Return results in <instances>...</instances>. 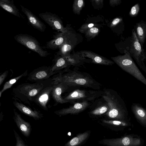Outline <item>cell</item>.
Masks as SVG:
<instances>
[{
  "label": "cell",
  "mask_w": 146,
  "mask_h": 146,
  "mask_svg": "<svg viewBox=\"0 0 146 146\" xmlns=\"http://www.w3.org/2000/svg\"><path fill=\"white\" fill-rule=\"evenodd\" d=\"M102 97L108 104L110 110L104 115L107 119L130 121L128 111L123 100L111 89L104 90Z\"/></svg>",
  "instance_id": "cell-1"
},
{
  "label": "cell",
  "mask_w": 146,
  "mask_h": 146,
  "mask_svg": "<svg viewBox=\"0 0 146 146\" xmlns=\"http://www.w3.org/2000/svg\"><path fill=\"white\" fill-rule=\"evenodd\" d=\"M53 79L56 82H61L68 87H82L99 90L100 84L86 73L69 69L59 73Z\"/></svg>",
  "instance_id": "cell-2"
},
{
  "label": "cell",
  "mask_w": 146,
  "mask_h": 146,
  "mask_svg": "<svg viewBox=\"0 0 146 146\" xmlns=\"http://www.w3.org/2000/svg\"><path fill=\"white\" fill-rule=\"evenodd\" d=\"M53 81L52 78H51L33 83H25L20 84L13 89L14 97L30 106L35 96Z\"/></svg>",
  "instance_id": "cell-3"
},
{
  "label": "cell",
  "mask_w": 146,
  "mask_h": 146,
  "mask_svg": "<svg viewBox=\"0 0 146 146\" xmlns=\"http://www.w3.org/2000/svg\"><path fill=\"white\" fill-rule=\"evenodd\" d=\"M123 44V51H127L139 67L146 73L144 64L146 60V53L138 40L134 29L132 30L131 36L125 39Z\"/></svg>",
  "instance_id": "cell-4"
},
{
  "label": "cell",
  "mask_w": 146,
  "mask_h": 146,
  "mask_svg": "<svg viewBox=\"0 0 146 146\" xmlns=\"http://www.w3.org/2000/svg\"><path fill=\"white\" fill-rule=\"evenodd\" d=\"M124 54L111 57L113 61L121 69L128 73L146 86V78L136 66L129 52L124 50Z\"/></svg>",
  "instance_id": "cell-5"
},
{
  "label": "cell",
  "mask_w": 146,
  "mask_h": 146,
  "mask_svg": "<svg viewBox=\"0 0 146 146\" xmlns=\"http://www.w3.org/2000/svg\"><path fill=\"white\" fill-rule=\"evenodd\" d=\"M144 142L143 139L138 135L129 134L119 138L103 139L98 143L106 146H142Z\"/></svg>",
  "instance_id": "cell-6"
},
{
  "label": "cell",
  "mask_w": 146,
  "mask_h": 146,
  "mask_svg": "<svg viewBox=\"0 0 146 146\" xmlns=\"http://www.w3.org/2000/svg\"><path fill=\"white\" fill-rule=\"evenodd\" d=\"M14 39L18 43L38 53L41 57H46L49 54L43 49L38 40L33 36L27 34L16 35Z\"/></svg>",
  "instance_id": "cell-7"
},
{
  "label": "cell",
  "mask_w": 146,
  "mask_h": 146,
  "mask_svg": "<svg viewBox=\"0 0 146 146\" xmlns=\"http://www.w3.org/2000/svg\"><path fill=\"white\" fill-rule=\"evenodd\" d=\"M103 91L99 90H76L64 99L68 102L75 100L91 101L102 96Z\"/></svg>",
  "instance_id": "cell-8"
},
{
  "label": "cell",
  "mask_w": 146,
  "mask_h": 146,
  "mask_svg": "<svg viewBox=\"0 0 146 146\" xmlns=\"http://www.w3.org/2000/svg\"><path fill=\"white\" fill-rule=\"evenodd\" d=\"M67 27V30L66 32L65 42L59 48V50L57 53L58 55L64 57L67 56L70 54L71 52L78 42L76 33L68 26Z\"/></svg>",
  "instance_id": "cell-9"
},
{
  "label": "cell",
  "mask_w": 146,
  "mask_h": 146,
  "mask_svg": "<svg viewBox=\"0 0 146 146\" xmlns=\"http://www.w3.org/2000/svg\"><path fill=\"white\" fill-rule=\"evenodd\" d=\"M39 16L53 29L61 33H64L67 30V27H64L60 17L55 14L46 12L38 14Z\"/></svg>",
  "instance_id": "cell-10"
},
{
  "label": "cell",
  "mask_w": 146,
  "mask_h": 146,
  "mask_svg": "<svg viewBox=\"0 0 146 146\" xmlns=\"http://www.w3.org/2000/svg\"><path fill=\"white\" fill-rule=\"evenodd\" d=\"M55 84V82L53 79L52 82L44 87L35 96L33 102L44 110H47V104L50 99Z\"/></svg>",
  "instance_id": "cell-11"
},
{
  "label": "cell",
  "mask_w": 146,
  "mask_h": 146,
  "mask_svg": "<svg viewBox=\"0 0 146 146\" xmlns=\"http://www.w3.org/2000/svg\"><path fill=\"white\" fill-rule=\"evenodd\" d=\"M54 74L51 66H43L34 70L29 73L27 80L36 82L48 79Z\"/></svg>",
  "instance_id": "cell-12"
},
{
  "label": "cell",
  "mask_w": 146,
  "mask_h": 146,
  "mask_svg": "<svg viewBox=\"0 0 146 146\" xmlns=\"http://www.w3.org/2000/svg\"><path fill=\"white\" fill-rule=\"evenodd\" d=\"M89 105L88 101H83L76 103L69 107L56 111L54 113L60 116L68 114H77L85 110Z\"/></svg>",
  "instance_id": "cell-13"
},
{
  "label": "cell",
  "mask_w": 146,
  "mask_h": 146,
  "mask_svg": "<svg viewBox=\"0 0 146 146\" xmlns=\"http://www.w3.org/2000/svg\"><path fill=\"white\" fill-rule=\"evenodd\" d=\"M100 123L104 127L113 131H123L133 125L130 121L103 119Z\"/></svg>",
  "instance_id": "cell-14"
},
{
  "label": "cell",
  "mask_w": 146,
  "mask_h": 146,
  "mask_svg": "<svg viewBox=\"0 0 146 146\" xmlns=\"http://www.w3.org/2000/svg\"><path fill=\"white\" fill-rule=\"evenodd\" d=\"M12 99L13 103L14 106L22 113L36 120L41 119L43 117V114L40 111L32 110L14 97Z\"/></svg>",
  "instance_id": "cell-15"
},
{
  "label": "cell",
  "mask_w": 146,
  "mask_h": 146,
  "mask_svg": "<svg viewBox=\"0 0 146 146\" xmlns=\"http://www.w3.org/2000/svg\"><path fill=\"white\" fill-rule=\"evenodd\" d=\"M20 6L22 12L26 15L31 25L40 32H44L46 29L45 25L31 11L21 5Z\"/></svg>",
  "instance_id": "cell-16"
},
{
  "label": "cell",
  "mask_w": 146,
  "mask_h": 146,
  "mask_svg": "<svg viewBox=\"0 0 146 146\" xmlns=\"http://www.w3.org/2000/svg\"><path fill=\"white\" fill-rule=\"evenodd\" d=\"M79 52L84 57L90 59L94 64L107 66L114 64L113 61L91 51L85 50Z\"/></svg>",
  "instance_id": "cell-17"
},
{
  "label": "cell",
  "mask_w": 146,
  "mask_h": 146,
  "mask_svg": "<svg viewBox=\"0 0 146 146\" xmlns=\"http://www.w3.org/2000/svg\"><path fill=\"white\" fill-rule=\"evenodd\" d=\"M13 118L17 126L22 134L25 136L28 137L31 131V126L29 123L24 120L20 114L13 110Z\"/></svg>",
  "instance_id": "cell-18"
},
{
  "label": "cell",
  "mask_w": 146,
  "mask_h": 146,
  "mask_svg": "<svg viewBox=\"0 0 146 146\" xmlns=\"http://www.w3.org/2000/svg\"><path fill=\"white\" fill-rule=\"evenodd\" d=\"M131 110L137 121L146 128V110L139 104L133 103Z\"/></svg>",
  "instance_id": "cell-19"
},
{
  "label": "cell",
  "mask_w": 146,
  "mask_h": 146,
  "mask_svg": "<svg viewBox=\"0 0 146 146\" xmlns=\"http://www.w3.org/2000/svg\"><path fill=\"white\" fill-rule=\"evenodd\" d=\"M54 81L55 84L52 92V95L54 99L56 102L61 104L68 102V101L64 100L61 95L67 89L68 87L64 83Z\"/></svg>",
  "instance_id": "cell-20"
},
{
  "label": "cell",
  "mask_w": 146,
  "mask_h": 146,
  "mask_svg": "<svg viewBox=\"0 0 146 146\" xmlns=\"http://www.w3.org/2000/svg\"><path fill=\"white\" fill-rule=\"evenodd\" d=\"M58 56L54 64L51 66V70L54 74L66 71L71 66L65 57Z\"/></svg>",
  "instance_id": "cell-21"
},
{
  "label": "cell",
  "mask_w": 146,
  "mask_h": 146,
  "mask_svg": "<svg viewBox=\"0 0 146 146\" xmlns=\"http://www.w3.org/2000/svg\"><path fill=\"white\" fill-rule=\"evenodd\" d=\"M66 32H60L56 34L54 36L53 39L46 42V48L52 50L59 48L65 42Z\"/></svg>",
  "instance_id": "cell-22"
},
{
  "label": "cell",
  "mask_w": 146,
  "mask_h": 146,
  "mask_svg": "<svg viewBox=\"0 0 146 146\" xmlns=\"http://www.w3.org/2000/svg\"><path fill=\"white\" fill-rule=\"evenodd\" d=\"M134 29L137 38L143 48L146 38V22L142 20L136 23Z\"/></svg>",
  "instance_id": "cell-23"
},
{
  "label": "cell",
  "mask_w": 146,
  "mask_h": 146,
  "mask_svg": "<svg viewBox=\"0 0 146 146\" xmlns=\"http://www.w3.org/2000/svg\"><path fill=\"white\" fill-rule=\"evenodd\" d=\"M91 133L90 130L80 133L68 141L64 146H80L88 139Z\"/></svg>",
  "instance_id": "cell-24"
},
{
  "label": "cell",
  "mask_w": 146,
  "mask_h": 146,
  "mask_svg": "<svg viewBox=\"0 0 146 146\" xmlns=\"http://www.w3.org/2000/svg\"><path fill=\"white\" fill-rule=\"evenodd\" d=\"M65 57L70 65L75 67L81 66L87 60L80 52H73Z\"/></svg>",
  "instance_id": "cell-25"
},
{
  "label": "cell",
  "mask_w": 146,
  "mask_h": 146,
  "mask_svg": "<svg viewBox=\"0 0 146 146\" xmlns=\"http://www.w3.org/2000/svg\"><path fill=\"white\" fill-rule=\"evenodd\" d=\"M0 6L12 14L19 18L23 17L19 9L15 5L13 0H0Z\"/></svg>",
  "instance_id": "cell-26"
},
{
  "label": "cell",
  "mask_w": 146,
  "mask_h": 146,
  "mask_svg": "<svg viewBox=\"0 0 146 146\" xmlns=\"http://www.w3.org/2000/svg\"><path fill=\"white\" fill-rule=\"evenodd\" d=\"M109 110V106L106 102L104 104L98 106L90 111L89 112V114L91 116L97 117L102 115H104Z\"/></svg>",
  "instance_id": "cell-27"
},
{
  "label": "cell",
  "mask_w": 146,
  "mask_h": 146,
  "mask_svg": "<svg viewBox=\"0 0 146 146\" xmlns=\"http://www.w3.org/2000/svg\"><path fill=\"white\" fill-rule=\"evenodd\" d=\"M27 75L28 70H27L20 75L12 78L6 82L4 85L3 88L0 91V97H1L2 94L4 92L10 88L19 80L23 77L27 76Z\"/></svg>",
  "instance_id": "cell-28"
},
{
  "label": "cell",
  "mask_w": 146,
  "mask_h": 146,
  "mask_svg": "<svg viewBox=\"0 0 146 146\" xmlns=\"http://www.w3.org/2000/svg\"><path fill=\"white\" fill-rule=\"evenodd\" d=\"M84 5V0H74V1L72 7L74 13L75 14L79 15Z\"/></svg>",
  "instance_id": "cell-29"
},
{
  "label": "cell",
  "mask_w": 146,
  "mask_h": 146,
  "mask_svg": "<svg viewBox=\"0 0 146 146\" xmlns=\"http://www.w3.org/2000/svg\"><path fill=\"white\" fill-rule=\"evenodd\" d=\"M100 30L96 27H94L90 29L85 33V36L88 38L92 39L97 36L99 34Z\"/></svg>",
  "instance_id": "cell-30"
},
{
  "label": "cell",
  "mask_w": 146,
  "mask_h": 146,
  "mask_svg": "<svg viewBox=\"0 0 146 146\" xmlns=\"http://www.w3.org/2000/svg\"><path fill=\"white\" fill-rule=\"evenodd\" d=\"M140 10L139 4L138 3H136L132 7L129 11V15L131 17H135L139 14Z\"/></svg>",
  "instance_id": "cell-31"
},
{
  "label": "cell",
  "mask_w": 146,
  "mask_h": 146,
  "mask_svg": "<svg viewBox=\"0 0 146 146\" xmlns=\"http://www.w3.org/2000/svg\"><path fill=\"white\" fill-rule=\"evenodd\" d=\"M96 26V24L92 23L84 24L81 26L79 31L82 33H85L90 29Z\"/></svg>",
  "instance_id": "cell-32"
},
{
  "label": "cell",
  "mask_w": 146,
  "mask_h": 146,
  "mask_svg": "<svg viewBox=\"0 0 146 146\" xmlns=\"http://www.w3.org/2000/svg\"><path fill=\"white\" fill-rule=\"evenodd\" d=\"M13 131L16 142L15 146H26V144H25L24 141L19 136V135L14 129H13Z\"/></svg>",
  "instance_id": "cell-33"
},
{
  "label": "cell",
  "mask_w": 146,
  "mask_h": 146,
  "mask_svg": "<svg viewBox=\"0 0 146 146\" xmlns=\"http://www.w3.org/2000/svg\"><path fill=\"white\" fill-rule=\"evenodd\" d=\"M123 22V18L121 17H117L112 21L110 25V27L111 28L115 27Z\"/></svg>",
  "instance_id": "cell-34"
},
{
  "label": "cell",
  "mask_w": 146,
  "mask_h": 146,
  "mask_svg": "<svg viewBox=\"0 0 146 146\" xmlns=\"http://www.w3.org/2000/svg\"><path fill=\"white\" fill-rule=\"evenodd\" d=\"M103 0H93L91 1L93 6L98 8L103 5Z\"/></svg>",
  "instance_id": "cell-35"
},
{
  "label": "cell",
  "mask_w": 146,
  "mask_h": 146,
  "mask_svg": "<svg viewBox=\"0 0 146 146\" xmlns=\"http://www.w3.org/2000/svg\"><path fill=\"white\" fill-rule=\"evenodd\" d=\"M121 3V0H110L109 3L110 5L113 7L119 5Z\"/></svg>",
  "instance_id": "cell-36"
},
{
  "label": "cell",
  "mask_w": 146,
  "mask_h": 146,
  "mask_svg": "<svg viewBox=\"0 0 146 146\" xmlns=\"http://www.w3.org/2000/svg\"><path fill=\"white\" fill-rule=\"evenodd\" d=\"M8 73V71H6L1 75L0 76V86H1L7 77Z\"/></svg>",
  "instance_id": "cell-37"
},
{
  "label": "cell",
  "mask_w": 146,
  "mask_h": 146,
  "mask_svg": "<svg viewBox=\"0 0 146 146\" xmlns=\"http://www.w3.org/2000/svg\"><path fill=\"white\" fill-rule=\"evenodd\" d=\"M26 146H29L28 145H26Z\"/></svg>",
  "instance_id": "cell-38"
}]
</instances>
